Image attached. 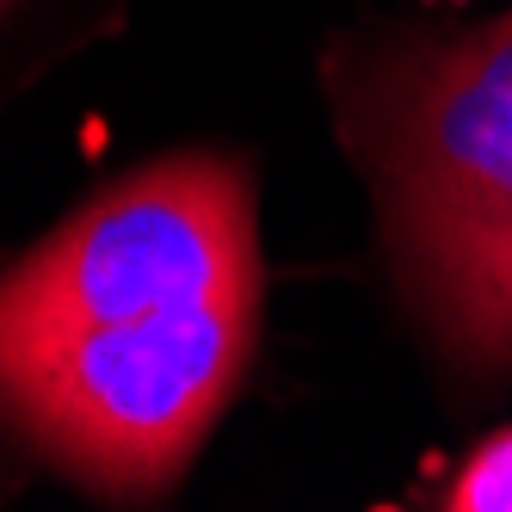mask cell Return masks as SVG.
Masks as SVG:
<instances>
[{
  "mask_svg": "<svg viewBox=\"0 0 512 512\" xmlns=\"http://www.w3.org/2000/svg\"><path fill=\"white\" fill-rule=\"evenodd\" d=\"M253 321L247 173L155 161L0 272V414L81 488L149 500L235 395Z\"/></svg>",
  "mask_w": 512,
  "mask_h": 512,
  "instance_id": "6da1fadb",
  "label": "cell"
},
{
  "mask_svg": "<svg viewBox=\"0 0 512 512\" xmlns=\"http://www.w3.org/2000/svg\"><path fill=\"white\" fill-rule=\"evenodd\" d=\"M0 7H7V0H0Z\"/></svg>",
  "mask_w": 512,
  "mask_h": 512,
  "instance_id": "277c9868",
  "label": "cell"
},
{
  "mask_svg": "<svg viewBox=\"0 0 512 512\" xmlns=\"http://www.w3.org/2000/svg\"><path fill=\"white\" fill-rule=\"evenodd\" d=\"M438 506H451V512H512V426L469 451V463L445 482Z\"/></svg>",
  "mask_w": 512,
  "mask_h": 512,
  "instance_id": "3957f363",
  "label": "cell"
},
{
  "mask_svg": "<svg viewBox=\"0 0 512 512\" xmlns=\"http://www.w3.org/2000/svg\"><path fill=\"white\" fill-rule=\"evenodd\" d=\"M340 130L432 352L463 377H512V13L358 50Z\"/></svg>",
  "mask_w": 512,
  "mask_h": 512,
  "instance_id": "7a4b0ae2",
  "label": "cell"
}]
</instances>
